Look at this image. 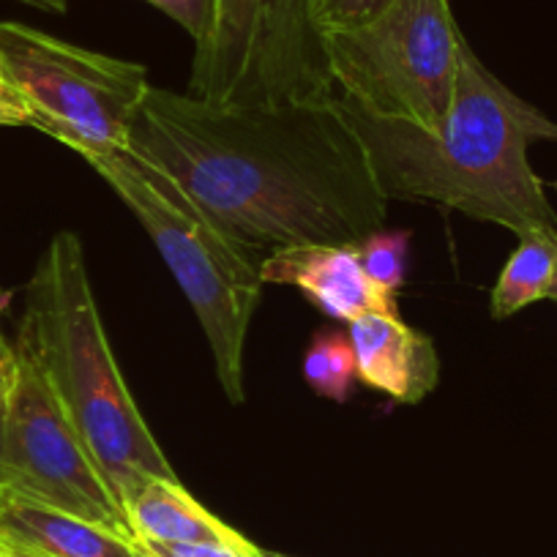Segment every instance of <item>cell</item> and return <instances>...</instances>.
<instances>
[{
    "label": "cell",
    "mask_w": 557,
    "mask_h": 557,
    "mask_svg": "<svg viewBox=\"0 0 557 557\" xmlns=\"http://www.w3.org/2000/svg\"><path fill=\"white\" fill-rule=\"evenodd\" d=\"M17 350L7 388L3 492L61 508L134 539L123 506L52 394L39 363Z\"/></svg>",
    "instance_id": "obj_8"
},
{
    "label": "cell",
    "mask_w": 557,
    "mask_h": 557,
    "mask_svg": "<svg viewBox=\"0 0 557 557\" xmlns=\"http://www.w3.org/2000/svg\"><path fill=\"white\" fill-rule=\"evenodd\" d=\"M265 552V549H262ZM265 557H290V555H282V552H265Z\"/></svg>",
    "instance_id": "obj_25"
},
{
    "label": "cell",
    "mask_w": 557,
    "mask_h": 557,
    "mask_svg": "<svg viewBox=\"0 0 557 557\" xmlns=\"http://www.w3.org/2000/svg\"><path fill=\"white\" fill-rule=\"evenodd\" d=\"M356 249L367 276L380 290L396 296V290L405 285L410 233L407 230H377V233L358 240Z\"/></svg>",
    "instance_id": "obj_15"
},
{
    "label": "cell",
    "mask_w": 557,
    "mask_h": 557,
    "mask_svg": "<svg viewBox=\"0 0 557 557\" xmlns=\"http://www.w3.org/2000/svg\"><path fill=\"white\" fill-rule=\"evenodd\" d=\"M555 301H557V298H555Z\"/></svg>",
    "instance_id": "obj_28"
},
{
    "label": "cell",
    "mask_w": 557,
    "mask_h": 557,
    "mask_svg": "<svg viewBox=\"0 0 557 557\" xmlns=\"http://www.w3.org/2000/svg\"><path fill=\"white\" fill-rule=\"evenodd\" d=\"M304 380L318 396L347 401L358 380L356 350L347 329H320L304 352Z\"/></svg>",
    "instance_id": "obj_14"
},
{
    "label": "cell",
    "mask_w": 557,
    "mask_h": 557,
    "mask_svg": "<svg viewBox=\"0 0 557 557\" xmlns=\"http://www.w3.org/2000/svg\"><path fill=\"white\" fill-rule=\"evenodd\" d=\"M128 148L162 168L251 251L358 244L383 230L388 213L339 96L224 107L151 88Z\"/></svg>",
    "instance_id": "obj_1"
},
{
    "label": "cell",
    "mask_w": 557,
    "mask_h": 557,
    "mask_svg": "<svg viewBox=\"0 0 557 557\" xmlns=\"http://www.w3.org/2000/svg\"><path fill=\"white\" fill-rule=\"evenodd\" d=\"M262 285H290L336 323L367 312H396V296L367 276L356 244H309L273 249L260 260Z\"/></svg>",
    "instance_id": "obj_9"
},
{
    "label": "cell",
    "mask_w": 557,
    "mask_h": 557,
    "mask_svg": "<svg viewBox=\"0 0 557 557\" xmlns=\"http://www.w3.org/2000/svg\"><path fill=\"white\" fill-rule=\"evenodd\" d=\"M0 552H3V555H9V557H47V555H41V552L28 549V546L14 544V541L3 539V535H0Z\"/></svg>",
    "instance_id": "obj_22"
},
{
    "label": "cell",
    "mask_w": 557,
    "mask_h": 557,
    "mask_svg": "<svg viewBox=\"0 0 557 557\" xmlns=\"http://www.w3.org/2000/svg\"><path fill=\"white\" fill-rule=\"evenodd\" d=\"M0 535L47 557H137L128 535L12 492L0 500Z\"/></svg>",
    "instance_id": "obj_11"
},
{
    "label": "cell",
    "mask_w": 557,
    "mask_h": 557,
    "mask_svg": "<svg viewBox=\"0 0 557 557\" xmlns=\"http://www.w3.org/2000/svg\"><path fill=\"white\" fill-rule=\"evenodd\" d=\"M0 557H9V555H3V552H0Z\"/></svg>",
    "instance_id": "obj_27"
},
{
    "label": "cell",
    "mask_w": 557,
    "mask_h": 557,
    "mask_svg": "<svg viewBox=\"0 0 557 557\" xmlns=\"http://www.w3.org/2000/svg\"><path fill=\"white\" fill-rule=\"evenodd\" d=\"M123 511L139 544H251L246 535L197 503L178 479L151 481Z\"/></svg>",
    "instance_id": "obj_12"
},
{
    "label": "cell",
    "mask_w": 557,
    "mask_h": 557,
    "mask_svg": "<svg viewBox=\"0 0 557 557\" xmlns=\"http://www.w3.org/2000/svg\"><path fill=\"white\" fill-rule=\"evenodd\" d=\"M0 126H30L28 107L20 99L17 90L7 83L3 72H0Z\"/></svg>",
    "instance_id": "obj_19"
},
{
    "label": "cell",
    "mask_w": 557,
    "mask_h": 557,
    "mask_svg": "<svg viewBox=\"0 0 557 557\" xmlns=\"http://www.w3.org/2000/svg\"><path fill=\"white\" fill-rule=\"evenodd\" d=\"M14 361H17V350H14V345H9L7 336L0 334V388H7L9 380H12Z\"/></svg>",
    "instance_id": "obj_20"
},
{
    "label": "cell",
    "mask_w": 557,
    "mask_h": 557,
    "mask_svg": "<svg viewBox=\"0 0 557 557\" xmlns=\"http://www.w3.org/2000/svg\"><path fill=\"white\" fill-rule=\"evenodd\" d=\"M20 3L45 9V12H66V7H69V0H20Z\"/></svg>",
    "instance_id": "obj_23"
},
{
    "label": "cell",
    "mask_w": 557,
    "mask_h": 557,
    "mask_svg": "<svg viewBox=\"0 0 557 557\" xmlns=\"http://www.w3.org/2000/svg\"><path fill=\"white\" fill-rule=\"evenodd\" d=\"M7 388H0V500H3V430H7Z\"/></svg>",
    "instance_id": "obj_21"
},
{
    "label": "cell",
    "mask_w": 557,
    "mask_h": 557,
    "mask_svg": "<svg viewBox=\"0 0 557 557\" xmlns=\"http://www.w3.org/2000/svg\"><path fill=\"white\" fill-rule=\"evenodd\" d=\"M0 72L28 107L30 126L83 159L128 148L134 117L153 88L146 66L23 23H0Z\"/></svg>",
    "instance_id": "obj_6"
},
{
    "label": "cell",
    "mask_w": 557,
    "mask_h": 557,
    "mask_svg": "<svg viewBox=\"0 0 557 557\" xmlns=\"http://www.w3.org/2000/svg\"><path fill=\"white\" fill-rule=\"evenodd\" d=\"M358 380L401 405H418L437 388L441 358L426 334L401 323L399 312H367L347 323Z\"/></svg>",
    "instance_id": "obj_10"
},
{
    "label": "cell",
    "mask_w": 557,
    "mask_h": 557,
    "mask_svg": "<svg viewBox=\"0 0 557 557\" xmlns=\"http://www.w3.org/2000/svg\"><path fill=\"white\" fill-rule=\"evenodd\" d=\"M555 298H557V287H555V296H552V301H555Z\"/></svg>",
    "instance_id": "obj_26"
},
{
    "label": "cell",
    "mask_w": 557,
    "mask_h": 557,
    "mask_svg": "<svg viewBox=\"0 0 557 557\" xmlns=\"http://www.w3.org/2000/svg\"><path fill=\"white\" fill-rule=\"evenodd\" d=\"M557 287V230H539L519 238V246L508 257L495 290L490 312L495 320H506L519 309L555 296Z\"/></svg>",
    "instance_id": "obj_13"
},
{
    "label": "cell",
    "mask_w": 557,
    "mask_h": 557,
    "mask_svg": "<svg viewBox=\"0 0 557 557\" xmlns=\"http://www.w3.org/2000/svg\"><path fill=\"white\" fill-rule=\"evenodd\" d=\"M134 552H137V557H157L151 549H148V546L139 544V541H134Z\"/></svg>",
    "instance_id": "obj_24"
},
{
    "label": "cell",
    "mask_w": 557,
    "mask_h": 557,
    "mask_svg": "<svg viewBox=\"0 0 557 557\" xmlns=\"http://www.w3.org/2000/svg\"><path fill=\"white\" fill-rule=\"evenodd\" d=\"M462 41L448 0H394L358 28L323 34V50L347 110L437 132L454 99Z\"/></svg>",
    "instance_id": "obj_5"
},
{
    "label": "cell",
    "mask_w": 557,
    "mask_h": 557,
    "mask_svg": "<svg viewBox=\"0 0 557 557\" xmlns=\"http://www.w3.org/2000/svg\"><path fill=\"white\" fill-rule=\"evenodd\" d=\"M189 96L224 107H285L336 96L309 0H213L195 45Z\"/></svg>",
    "instance_id": "obj_7"
},
{
    "label": "cell",
    "mask_w": 557,
    "mask_h": 557,
    "mask_svg": "<svg viewBox=\"0 0 557 557\" xmlns=\"http://www.w3.org/2000/svg\"><path fill=\"white\" fill-rule=\"evenodd\" d=\"M151 235L195 309L216 377L233 405H244V350L262 296L260 262L197 206L162 168L134 148L85 159Z\"/></svg>",
    "instance_id": "obj_4"
},
{
    "label": "cell",
    "mask_w": 557,
    "mask_h": 557,
    "mask_svg": "<svg viewBox=\"0 0 557 557\" xmlns=\"http://www.w3.org/2000/svg\"><path fill=\"white\" fill-rule=\"evenodd\" d=\"M14 345L39 363L123 508L151 481L178 479L117 369L74 233L41 255Z\"/></svg>",
    "instance_id": "obj_3"
},
{
    "label": "cell",
    "mask_w": 557,
    "mask_h": 557,
    "mask_svg": "<svg viewBox=\"0 0 557 557\" xmlns=\"http://www.w3.org/2000/svg\"><path fill=\"white\" fill-rule=\"evenodd\" d=\"M146 3H151L159 12L168 14L170 20H175L195 39V45L206 39L208 25H211L213 0H146Z\"/></svg>",
    "instance_id": "obj_17"
},
{
    "label": "cell",
    "mask_w": 557,
    "mask_h": 557,
    "mask_svg": "<svg viewBox=\"0 0 557 557\" xmlns=\"http://www.w3.org/2000/svg\"><path fill=\"white\" fill-rule=\"evenodd\" d=\"M347 115L367 146L385 200L441 202L519 238L557 230L555 208L528 162L530 143L557 139V123L486 72L468 41L459 50L454 99L437 132L352 110Z\"/></svg>",
    "instance_id": "obj_2"
},
{
    "label": "cell",
    "mask_w": 557,
    "mask_h": 557,
    "mask_svg": "<svg viewBox=\"0 0 557 557\" xmlns=\"http://www.w3.org/2000/svg\"><path fill=\"white\" fill-rule=\"evenodd\" d=\"M157 557H265V552L255 544H143Z\"/></svg>",
    "instance_id": "obj_18"
},
{
    "label": "cell",
    "mask_w": 557,
    "mask_h": 557,
    "mask_svg": "<svg viewBox=\"0 0 557 557\" xmlns=\"http://www.w3.org/2000/svg\"><path fill=\"white\" fill-rule=\"evenodd\" d=\"M391 3L394 0H309V12L320 34H334L369 23Z\"/></svg>",
    "instance_id": "obj_16"
}]
</instances>
